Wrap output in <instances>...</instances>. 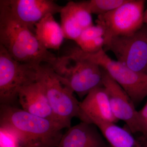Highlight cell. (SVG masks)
<instances>
[{"instance_id": "7402d4cb", "label": "cell", "mask_w": 147, "mask_h": 147, "mask_svg": "<svg viewBox=\"0 0 147 147\" xmlns=\"http://www.w3.org/2000/svg\"><path fill=\"white\" fill-rule=\"evenodd\" d=\"M143 21H144V24H147V8L144 12Z\"/></svg>"}, {"instance_id": "ac0fdd59", "label": "cell", "mask_w": 147, "mask_h": 147, "mask_svg": "<svg viewBox=\"0 0 147 147\" xmlns=\"http://www.w3.org/2000/svg\"><path fill=\"white\" fill-rule=\"evenodd\" d=\"M0 147H25L19 134L12 127L0 123Z\"/></svg>"}, {"instance_id": "cb8c5ba5", "label": "cell", "mask_w": 147, "mask_h": 147, "mask_svg": "<svg viewBox=\"0 0 147 147\" xmlns=\"http://www.w3.org/2000/svg\"><path fill=\"white\" fill-rule=\"evenodd\" d=\"M105 147H112L111 146H107Z\"/></svg>"}, {"instance_id": "603a6c76", "label": "cell", "mask_w": 147, "mask_h": 147, "mask_svg": "<svg viewBox=\"0 0 147 147\" xmlns=\"http://www.w3.org/2000/svg\"><path fill=\"white\" fill-rule=\"evenodd\" d=\"M140 142L142 143L144 147H147V139L143 138L142 140V141Z\"/></svg>"}, {"instance_id": "5b68a950", "label": "cell", "mask_w": 147, "mask_h": 147, "mask_svg": "<svg viewBox=\"0 0 147 147\" xmlns=\"http://www.w3.org/2000/svg\"><path fill=\"white\" fill-rule=\"evenodd\" d=\"M49 65L81 99L93 90L102 86V68L94 63L65 54L57 57Z\"/></svg>"}, {"instance_id": "52a82bcc", "label": "cell", "mask_w": 147, "mask_h": 147, "mask_svg": "<svg viewBox=\"0 0 147 147\" xmlns=\"http://www.w3.org/2000/svg\"><path fill=\"white\" fill-rule=\"evenodd\" d=\"M146 1L127 0L118 8L97 16L96 25L104 30L105 44L113 37L134 34L144 26Z\"/></svg>"}, {"instance_id": "6da1fadb", "label": "cell", "mask_w": 147, "mask_h": 147, "mask_svg": "<svg viewBox=\"0 0 147 147\" xmlns=\"http://www.w3.org/2000/svg\"><path fill=\"white\" fill-rule=\"evenodd\" d=\"M0 123L17 131L25 147H57L63 134L59 124L16 106L1 105Z\"/></svg>"}, {"instance_id": "e0dca14e", "label": "cell", "mask_w": 147, "mask_h": 147, "mask_svg": "<svg viewBox=\"0 0 147 147\" xmlns=\"http://www.w3.org/2000/svg\"><path fill=\"white\" fill-rule=\"evenodd\" d=\"M127 0H90L86 1L87 8L91 14L102 15L118 8Z\"/></svg>"}, {"instance_id": "8992f818", "label": "cell", "mask_w": 147, "mask_h": 147, "mask_svg": "<svg viewBox=\"0 0 147 147\" xmlns=\"http://www.w3.org/2000/svg\"><path fill=\"white\" fill-rule=\"evenodd\" d=\"M39 65L20 62L0 45V103L15 106L19 91L37 82Z\"/></svg>"}, {"instance_id": "7c38bea8", "label": "cell", "mask_w": 147, "mask_h": 147, "mask_svg": "<svg viewBox=\"0 0 147 147\" xmlns=\"http://www.w3.org/2000/svg\"><path fill=\"white\" fill-rule=\"evenodd\" d=\"M18 101L21 109L27 113L58 123L45 92L38 81L24 87L19 91Z\"/></svg>"}, {"instance_id": "5bb4252c", "label": "cell", "mask_w": 147, "mask_h": 147, "mask_svg": "<svg viewBox=\"0 0 147 147\" xmlns=\"http://www.w3.org/2000/svg\"><path fill=\"white\" fill-rule=\"evenodd\" d=\"M34 31L40 44L48 50H59L65 38L61 25L51 14L36 24Z\"/></svg>"}, {"instance_id": "44dd1931", "label": "cell", "mask_w": 147, "mask_h": 147, "mask_svg": "<svg viewBox=\"0 0 147 147\" xmlns=\"http://www.w3.org/2000/svg\"><path fill=\"white\" fill-rule=\"evenodd\" d=\"M138 123L139 132L147 139V102L141 110L138 111Z\"/></svg>"}, {"instance_id": "277c9868", "label": "cell", "mask_w": 147, "mask_h": 147, "mask_svg": "<svg viewBox=\"0 0 147 147\" xmlns=\"http://www.w3.org/2000/svg\"><path fill=\"white\" fill-rule=\"evenodd\" d=\"M37 81L45 92L58 123L63 129L70 128L72 119L78 117L79 113L80 102L74 93L47 63L38 67Z\"/></svg>"}, {"instance_id": "d6986e66", "label": "cell", "mask_w": 147, "mask_h": 147, "mask_svg": "<svg viewBox=\"0 0 147 147\" xmlns=\"http://www.w3.org/2000/svg\"><path fill=\"white\" fill-rule=\"evenodd\" d=\"M77 44L83 52L92 54L97 53L103 49L105 40L103 37H99L79 42Z\"/></svg>"}, {"instance_id": "2e32d148", "label": "cell", "mask_w": 147, "mask_h": 147, "mask_svg": "<svg viewBox=\"0 0 147 147\" xmlns=\"http://www.w3.org/2000/svg\"><path fill=\"white\" fill-rule=\"evenodd\" d=\"M61 26L65 38L74 41L80 36L83 30L74 15L67 3L61 10Z\"/></svg>"}, {"instance_id": "9c48e42d", "label": "cell", "mask_w": 147, "mask_h": 147, "mask_svg": "<svg viewBox=\"0 0 147 147\" xmlns=\"http://www.w3.org/2000/svg\"><path fill=\"white\" fill-rule=\"evenodd\" d=\"M63 6L52 0H1L0 11L6 13L33 32L47 15L60 13Z\"/></svg>"}, {"instance_id": "ba28073f", "label": "cell", "mask_w": 147, "mask_h": 147, "mask_svg": "<svg viewBox=\"0 0 147 147\" xmlns=\"http://www.w3.org/2000/svg\"><path fill=\"white\" fill-rule=\"evenodd\" d=\"M103 50L111 51L117 61L130 69L147 74V24L131 35L113 38Z\"/></svg>"}, {"instance_id": "4fadbf2b", "label": "cell", "mask_w": 147, "mask_h": 147, "mask_svg": "<svg viewBox=\"0 0 147 147\" xmlns=\"http://www.w3.org/2000/svg\"><path fill=\"white\" fill-rule=\"evenodd\" d=\"M94 125L81 121L63 134L57 147L107 146L100 130Z\"/></svg>"}, {"instance_id": "9a60e30c", "label": "cell", "mask_w": 147, "mask_h": 147, "mask_svg": "<svg viewBox=\"0 0 147 147\" xmlns=\"http://www.w3.org/2000/svg\"><path fill=\"white\" fill-rule=\"evenodd\" d=\"M94 125L112 147H144L135 139L129 130L116 125L115 123L98 122Z\"/></svg>"}, {"instance_id": "8fae6325", "label": "cell", "mask_w": 147, "mask_h": 147, "mask_svg": "<svg viewBox=\"0 0 147 147\" xmlns=\"http://www.w3.org/2000/svg\"><path fill=\"white\" fill-rule=\"evenodd\" d=\"M78 118L82 122L94 125L98 122H117L103 86L93 90L80 102Z\"/></svg>"}, {"instance_id": "3957f363", "label": "cell", "mask_w": 147, "mask_h": 147, "mask_svg": "<svg viewBox=\"0 0 147 147\" xmlns=\"http://www.w3.org/2000/svg\"><path fill=\"white\" fill-rule=\"evenodd\" d=\"M67 54L99 65L126 92L134 105L147 96V74L134 71L118 61L112 59L103 49L90 54L83 52L79 47H73L67 51Z\"/></svg>"}, {"instance_id": "7a4b0ae2", "label": "cell", "mask_w": 147, "mask_h": 147, "mask_svg": "<svg viewBox=\"0 0 147 147\" xmlns=\"http://www.w3.org/2000/svg\"><path fill=\"white\" fill-rule=\"evenodd\" d=\"M0 45L13 59L23 63L51 64L57 57L40 44L31 30L1 11Z\"/></svg>"}, {"instance_id": "ffe728a7", "label": "cell", "mask_w": 147, "mask_h": 147, "mask_svg": "<svg viewBox=\"0 0 147 147\" xmlns=\"http://www.w3.org/2000/svg\"><path fill=\"white\" fill-rule=\"evenodd\" d=\"M104 31L100 26L93 25L84 29L78 38L75 40L76 44L89 40L94 39L99 37H103Z\"/></svg>"}, {"instance_id": "30bf717a", "label": "cell", "mask_w": 147, "mask_h": 147, "mask_svg": "<svg viewBox=\"0 0 147 147\" xmlns=\"http://www.w3.org/2000/svg\"><path fill=\"white\" fill-rule=\"evenodd\" d=\"M102 86L107 94L111 110L118 121H123L132 133L139 132L138 111L126 92L102 68Z\"/></svg>"}]
</instances>
